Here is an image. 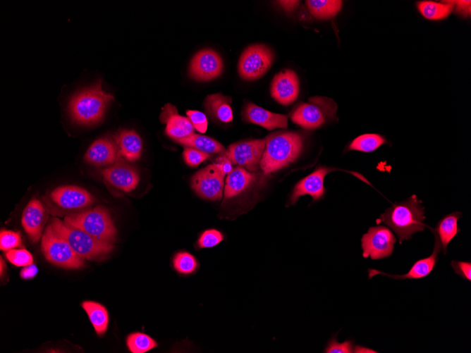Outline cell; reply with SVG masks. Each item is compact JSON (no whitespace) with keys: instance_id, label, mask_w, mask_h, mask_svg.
Instances as JSON below:
<instances>
[{"instance_id":"8992f818","label":"cell","mask_w":471,"mask_h":353,"mask_svg":"<svg viewBox=\"0 0 471 353\" xmlns=\"http://www.w3.org/2000/svg\"><path fill=\"white\" fill-rule=\"evenodd\" d=\"M337 104L328 97H313L300 103L290 113L293 123L305 130H314L336 119Z\"/></svg>"},{"instance_id":"9a60e30c","label":"cell","mask_w":471,"mask_h":353,"mask_svg":"<svg viewBox=\"0 0 471 353\" xmlns=\"http://www.w3.org/2000/svg\"><path fill=\"white\" fill-rule=\"evenodd\" d=\"M334 168L325 166H319L312 173L299 181L293 190L290 197V204H296L300 197L310 195L313 201H318L322 198L326 192L324 186L325 176Z\"/></svg>"},{"instance_id":"d4e9b609","label":"cell","mask_w":471,"mask_h":353,"mask_svg":"<svg viewBox=\"0 0 471 353\" xmlns=\"http://www.w3.org/2000/svg\"><path fill=\"white\" fill-rule=\"evenodd\" d=\"M462 213L455 211L444 216L437 223L434 230L441 242L444 254L446 253L447 246L449 242L459 233L460 228L458 221L461 217Z\"/></svg>"},{"instance_id":"8d00e7d4","label":"cell","mask_w":471,"mask_h":353,"mask_svg":"<svg viewBox=\"0 0 471 353\" xmlns=\"http://www.w3.org/2000/svg\"><path fill=\"white\" fill-rule=\"evenodd\" d=\"M186 115L192 123L193 128L197 132L201 133L206 132L208 122L204 113L199 111L188 110L186 111Z\"/></svg>"},{"instance_id":"603a6c76","label":"cell","mask_w":471,"mask_h":353,"mask_svg":"<svg viewBox=\"0 0 471 353\" xmlns=\"http://www.w3.org/2000/svg\"><path fill=\"white\" fill-rule=\"evenodd\" d=\"M118 154L130 161H137L141 155L142 142L138 134L131 130H121L114 137Z\"/></svg>"},{"instance_id":"7a4b0ae2","label":"cell","mask_w":471,"mask_h":353,"mask_svg":"<svg viewBox=\"0 0 471 353\" xmlns=\"http://www.w3.org/2000/svg\"><path fill=\"white\" fill-rule=\"evenodd\" d=\"M303 147L302 136L293 131H278L265 138V147L260 161L264 174L276 172L293 162Z\"/></svg>"},{"instance_id":"836d02e7","label":"cell","mask_w":471,"mask_h":353,"mask_svg":"<svg viewBox=\"0 0 471 353\" xmlns=\"http://www.w3.org/2000/svg\"><path fill=\"white\" fill-rule=\"evenodd\" d=\"M20 234L8 230L2 229L0 233V249L8 251L16 247H22Z\"/></svg>"},{"instance_id":"ab89813d","label":"cell","mask_w":471,"mask_h":353,"mask_svg":"<svg viewBox=\"0 0 471 353\" xmlns=\"http://www.w3.org/2000/svg\"><path fill=\"white\" fill-rule=\"evenodd\" d=\"M214 164L225 175H228L233 168L231 161L225 154L217 158Z\"/></svg>"},{"instance_id":"e575fe53","label":"cell","mask_w":471,"mask_h":353,"mask_svg":"<svg viewBox=\"0 0 471 353\" xmlns=\"http://www.w3.org/2000/svg\"><path fill=\"white\" fill-rule=\"evenodd\" d=\"M224 240L223 234L216 229H208L202 232L198 238L200 248H211L219 244Z\"/></svg>"},{"instance_id":"9c48e42d","label":"cell","mask_w":471,"mask_h":353,"mask_svg":"<svg viewBox=\"0 0 471 353\" xmlns=\"http://www.w3.org/2000/svg\"><path fill=\"white\" fill-rule=\"evenodd\" d=\"M396 239L387 227L377 225L369 228L361 239L363 257L380 259L391 255Z\"/></svg>"},{"instance_id":"7bdbcfd3","label":"cell","mask_w":471,"mask_h":353,"mask_svg":"<svg viewBox=\"0 0 471 353\" xmlns=\"http://www.w3.org/2000/svg\"><path fill=\"white\" fill-rule=\"evenodd\" d=\"M278 3L288 13L295 10L300 4V1H279Z\"/></svg>"},{"instance_id":"74e56055","label":"cell","mask_w":471,"mask_h":353,"mask_svg":"<svg viewBox=\"0 0 471 353\" xmlns=\"http://www.w3.org/2000/svg\"><path fill=\"white\" fill-rule=\"evenodd\" d=\"M355 351L354 345L350 340H346L343 343H339L334 337L328 343L324 349L326 353H350Z\"/></svg>"},{"instance_id":"f1b7e54d","label":"cell","mask_w":471,"mask_h":353,"mask_svg":"<svg viewBox=\"0 0 471 353\" xmlns=\"http://www.w3.org/2000/svg\"><path fill=\"white\" fill-rule=\"evenodd\" d=\"M417 8L420 13L429 20H438L448 17L453 10V1H420Z\"/></svg>"},{"instance_id":"f546056e","label":"cell","mask_w":471,"mask_h":353,"mask_svg":"<svg viewBox=\"0 0 471 353\" xmlns=\"http://www.w3.org/2000/svg\"><path fill=\"white\" fill-rule=\"evenodd\" d=\"M386 143V140L379 134H363L352 141L348 147V149L362 152H371Z\"/></svg>"},{"instance_id":"ffe728a7","label":"cell","mask_w":471,"mask_h":353,"mask_svg":"<svg viewBox=\"0 0 471 353\" xmlns=\"http://www.w3.org/2000/svg\"><path fill=\"white\" fill-rule=\"evenodd\" d=\"M118 147L109 137H102L95 140L87 149L84 160L94 166L114 164L118 157Z\"/></svg>"},{"instance_id":"2e32d148","label":"cell","mask_w":471,"mask_h":353,"mask_svg":"<svg viewBox=\"0 0 471 353\" xmlns=\"http://www.w3.org/2000/svg\"><path fill=\"white\" fill-rule=\"evenodd\" d=\"M299 94V79L290 69H285L274 77L271 95L279 104L287 106L294 102Z\"/></svg>"},{"instance_id":"52a82bcc","label":"cell","mask_w":471,"mask_h":353,"mask_svg":"<svg viewBox=\"0 0 471 353\" xmlns=\"http://www.w3.org/2000/svg\"><path fill=\"white\" fill-rule=\"evenodd\" d=\"M41 249L45 259L56 266L79 269L85 266V259L73 250L51 224L47 225L42 236Z\"/></svg>"},{"instance_id":"4dcf8cb0","label":"cell","mask_w":471,"mask_h":353,"mask_svg":"<svg viewBox=\"0 0 471 353\" xmlns=\"http://www.w3.org/2000/svg\"><path fill=\"white\" fill-rule=\"evenodd\" d=\"M126 345L132 353H145L158 345L154 339L142 333H133L128 335Z\"/></svg>"},{"instance_id":"6da1fadb","label":"cell","mask_w":471,"mask_h":353,"mask_svg":"<svg viewBox=\"0 0 471 353\" xmlns=\"http://www.w3.org/2000/svg\"><path fill=\"white\" fill-rule=\"evenodd\" d=\"M424 210L422 201L416 195H412L388 208L380 216L378 223L391 228L397 235L400 243H402L403 241L411 239L414 233L423 231L427 226Z\"/></svg>"},{"instance_id":"f35d334b","label":"cell","mask_w":471,"mask_h":353,"mask_svg":"<svg viewBox=\"0 0 471 353\" xmlns=\"http://www.w3.org/2000/svg\"><path fill=\"white\" fill-rule=\"evenodd\" d=\"M454 272L459 275L462 278L471 280V262L452 261L451 263Z\"/></svg>"},{"instance_id":"7c38bea8","label":"cell","mask_w":471,"mask_h":353,"mask_svg":"<svg viewBox=\"0 0 471 353\" xmlns=\"http://www.w3.org/2000/svg\"><path fill=\"white\" fill-rule=\"evenodd\" d=\"M224 63L221 57L211 49H204L197 52L189 66V74L197 81H209L221 74Z\"/></svg>"},{"instance_id":"1f68e13d","label":"cell","mask_w":471,"mask_h":353,"mask_svg":"<svg viewBox=\"0 0 471 353\" xmlns=\"http://www.w3.org/2000/svg\"><path fill=\"white\" fill-rule=\"evenodd\" d=\"M173 266L178 273L188 275L197 270L198 263L192 254L188 252L181 251L173 256Z\"/></svg>"},{"instance_id":"b9f144b4","label":"cell","mask_w":471,"mask_h":353,"mask_svg":"<svg viewBox=\"0 0 471 353\" xmlns=\"http://www.w3.org/2000/svg\"><path fill=\"white\" fill-rule=\"evenodd\" d=\"M37 273V268L35 265L25 266L20 271V276L23 279L33 278Z\"/></svg>"},{"instance_id":"ba28073f","label":"cell","mask_w":471,"mask_h":353,"mask_svg":"<svg viewBox=\"0 0 471 353\" xmlns=\"http://www.w3.org/2000/svg\"><path fill=\"white\" fill-rule=\"evenodd\" d=\"M273 52L264 44H253L246 48L238 61V73L245 80H254L262 77L271 67Z\"/></svg>"},{"instance_id":"7402d4cb","label":"cell","mask_w":471,"mask_h":353,"mask_svg":"<svg viewBox=\"0 0 471 353\" xmlns=\"http://www.w3.org/2000/svg\"><path fill=\"white\" fill-rule=\"evenodd\" d=\"M257 175L241 166H237L227 175L224 185V198L236 197L255 181Z\"/></svg>"},{"instance_id":"4316f807","label":"cell","mask_w":471,"mask_h":353,"mask_svg":"<svg viewBox=\"0 0 471 353\" xmlns=\"http://www.w3.org/2000/svg\"><path fill=\"white\" fill-rule=\"evenodd\" d=\"M175 141L185 147L195 148L209 155L225 152V148L220 142L212 137L194 132Z\"/></svg>"},{"instance_id":"8fae6325","label":"cell","mask_w":471,"mask_h":353,"mask_svg":"<svg viewBox=\"0 0 471 353\" xmlns=\"http://www.w3.org/2000/svg\"><path fill=\"white\" fill-rule=\"evenodd\" d=\"M265 147V139L250 140L231 144L224 154L232 164L249 171L258 170Z\"/></svg>"},{"instance_id":"83f0119b","label":"cell","mask_w":471,"mask_h":353,"mask_svg":"<svg viewBox=\"0 0 471 353\" xmlns=\"http://www.w3.org/2000/svg\"><path fill=\"white\" fill-rule=\"evenodd\" d=\"M311 15L317 19H330L340 11L343 1L340 0H307L305 1Z\"/></svg>"},{"instance_id":"e0dca14e","label":"cell","mask_w":471,"mask_h":353,"mask_svg":"<svg viewBox=\"0 0 471 353\" xmlns=\"http://www.w3.org/2000/svg\"><path fill=\"white\" fill-rule=\"evenodd\" d=\"M46 218L43 204L39 200L32 199L25 207L21 218L22 225L32 242H37L40 239Z\"/></svg>"},{"instance_id":"277c9868","label":"cell","mask_w":471,"mask_h":353,"mask_svg":"<svg viewBox=\"0 0 471 353\" xmlns=\"http://www.w3.org/2000/svg\"><path fill=\"white\" fill-rule=\"evenodd\" d=\"M50 224L73 250L84 259L101 261L114 249L113 244L98 240L85 231L57 218H52Z\"/></svg>"},{"instance_id":"5b68a950","label":"cell","mask_w":471,"mask_h":353,"mask_svg":"<svg viewBox=\"0 0 471 353\" xmlns=\"http://www.w3.org/2000/svg\"><path fill=\"white\" fill-rule=\"evenodd\" d=\"M64 221L98 240L111 244L116 240L117 230L114 221L109 211L102 206L68 214L65 216Z\"/></svg>"},{"instance_id":"ee69618b","label":"cell","mask_w":471,"mask_h":353,"mask_svg":"<svg viewBox=\"0 0 471 353\" xmlns=\"http://www.w3.org/2000/svg\"><path fill=\"white\" fill-rule=\"evenodd\" d=\"M0 260H1V265H0V266H1V270H0V273H1V277H2V274L4 273V269L5 270V268H6V264H5V262L4 261V260H3V259H2L1 256V259H0Z\"/></svg>"},{"instance_id":"60d3db41","label":"cell","mask_w":471,"mask_h":353,"mask_svg":"<svg viewBox=\"0 0 471 353\" xmlns=\"http://www.w3.org/2000/svg\"><path fill=\"white\" fill-rule=\"evenodd\" d=\"M453 3L459 13L465 16L470 13V1H455Z\"/></svg>"},{"instance_id":"5bb4252c","label":"cell","mask_w":471,"mask_h":353,"mask_svg":"<svg viewBox=\"0 0 471 353\" xmlns=\"http://www.w3.org/2000/svg\"><path fill=\"white\" fill-rule=\"evenodd\" d=\"M51 201L59 208L78 210L91 205L94 197L86 190L74 185H64L55 188L50 194Z\"/></svg>"},{"instance_id":"3957f363","label":"cell","mask_w":471,"mask_h":353,"mask_svg":"<svg viewBox=\"0 0 471 353\" xmlns=\"http://www.w3.org/2000/svg\"><path fill=\"white\" fill-rule=\"evenodd\" d=\"M114 97L102 89V81L77 92L71 98L68 111L73 122L82 125L99 123Z\"/></svg>"},{"instance_id":"4fadbf2b","label":"cell","mask_w":471,"mask_h":353,"mask_svg":"<svg viewBox=\"0 0 471 353\" xmlns=\"http://www.w3.org/2000/svg\"><path fill=\"white\" fill-rule=\"evenodd\" d=\"M102 175L111 185L126 192L134 190L140 180L137 171L125 162L119 154L116 162L103 170Z\"/></svg>"},{"instance_id":"30bf717a","label":"cell","mask_w":471,"mask_h":353,"mask_svg":"<svg viewBox=\"0 0 471 353\" xmlns=\"http://www.w3.org/2000/svg\"><path fill=\"white\" fill-rule=\"evenodd\" d=\"M225 175L214 163L197 172L192 178L191 187L201 198L209 201L221 199Z\"/></svg>"},{"instance_id":"ac0fdd59","label":"cell","mask_w":471,"mask_h":353,"mask_svg":"<svg viewBox=\"0 0 471 353\" xmlns=\"http://www.w3.org/2000/svg\"><path fill=\"white\" fill-rule=\"evenodd\" d=\"M435 237L434 250L428 257L417 260L411 267L410 271L404 275H391L377 269L369 268V279L374 275L381 274L393 279H420L427 277L434 269L438 255L441 249V244L436 234L432 230Z\"/></svg>"},{"instance_id":"d6986e66","label":"cell","mask_w":471,"mask_h":353,"mask_svg":"<svg viewBox=\"0 0 471 353\" xmlns=\"http://www.w3.org/2000/svg\"><path fill=\"white\" fill-rule=\"evenodd\" d=\"M243 117L247 123L258 125L268 130L286 128L288 125L286 115L271 112L251 102L245 104Z\"/></svg>"},{"instance_id":"d590c367","label":"cell","mask_w":471,"mask_h":353,"mask_svg":"<svg viewBox=\"0 0 471 353\" xmlns=\"http://www.w3.org/2000/svg\"><path fill=\"white\" fill-rule=\"evenodd\" d=\"M183 155L185 163L191 167L199 166L209 157V154L189 147L184 148Z\"/></svg>"},{"instance_id":"d6a6232c","label":"cell","mask_w":471,"mask_h":353,"mask_svg":"<svg viewBox=\"0 0 471 353\" xmlns=\"http://www.w3.org/2000/svg\"><path fill=\"white\" fill-rule=\"evenodd\" d=\"M6 257L12 264L25 267L33 263L32 255L25 249H12L6 252Z\"/></svg>"},{"instance_id":"484cf974","label":"cell","mask_w":471,"mask_h":353,"mask_svg":"<svg viewBox=\"0 0 471 353\" xmlns=\"http://www.w3.org/2000/svg\"><path fill=\"white\" fill-rule=\"evenodd\" d=\"M82 307L87 314L97 335H104L109 324V314L105 306L99 302L84 301Z\"/></svg>"},{"instance_id":"44dd1931","label":"cell","mask_w":471,"mask_h":353,"mask_svg":"<svg viewBox=\"0 0 471 353\" xmlns=\"http://www.w3.org/2000/svg\"><path fill=\"white\" fill-rule=\"evenodd\" d=\"M160 120L166 124V135L174 140L185 137L194 130L188 118L179 115L176 108L169 103L162 108Z\"/></svg>"},{"instance_id":"cb8c5ba5","label":"cell","mask_w":471,"mask_h":353,"mask_svg":"<svg viewBox=\"0 0 471 353\" xmlns=\"http://www.w3.org/2000/svg\"><path fill=\"white\" fill-rule=\"evenodd\" d=\"M231 104V97L221 93L209 94L204 101V107L209 114L223 123H229L233 120Z\"/></svg>"}]
</instances>
